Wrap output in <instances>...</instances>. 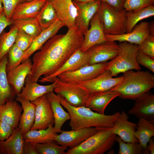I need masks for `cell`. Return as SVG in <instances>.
<instances>
[{
	"mask_svg": "<svg viewBox=\"0 0 154 154\" xmlns=\"http://www.w3.org/2000/svg\"><path fill=\"white\" fill-rule=\"evenodd\" d=\"M42 30L51 26L57 19L52 2L47 0L36 17Z\"/></svg>",
	"mask_w": 154,
	"mask_h": 154,
	"instance_id": "d6a6232c",
	"label": "cell"
},
{
	"mask_svg": "<svg viewBox=\"0 0 154 154\" xmlns=\"http://www.w3.org/2000/svg\"><path fill=\"white\" fill-rule=\"evenodd\" d=\"M151 5H154V0H149Z\"/></svg>",
	"mask_w": 154,
	"mask_h": 154,
	"instance_id": "f5cc1de1",
	"label": "cell"
},
{
	"mask_svg": "<svg viewBox=\"0 0 154 154\" xmlns=\"http://www.w3.org/2000/svg\"><path fill=\"white\" fill-rule=\"evenodd\" d=\"M24 141L18 127L14 129L8 138L0 141V154H23Z\"/></svg>",
	"mask_w": 154,
	"mask_h": 154,
	"instance_id": "484cf974",
	"label": "cell"
},
{
	"mask_svg": "<svg viewBox=\"0 0 154 154\" xmlns=\"http://www.w3.org/2000/svg\"><path fill=\"white\" fill-rule=\"evenodd\" d=\"M64 26L61 22L57 19L49 27L42 30L35 38L30 47L25 51L22 62L39 50L48 40L56 34L58 31Z\"/></svg>",
	"mask_w": 154,
	"mask_h": 154,
	"instance_id": "603a6c76",
	"label": "cell"
},
{
	"mask_svg": "<svg viewBox=\"0 0 154 154\" xmlns=\"http://www.w3.org/2000/svg\"><path fill=\"white\" fill-rule=\"evenodd\" d=\"M90 27L84 35V39L80 48L83 52L87 51L91 47L107 40L104 26L96 13L91 19Z\"/></svg>",
	"mask_w": 154,
	"mask_h": 154,
	"instance_id": "5bb4252c",
	"label": "cell"
},
{
	"mask_svg": "<svg viewBox=\"0 0 154 154\" xmlns=\"http://www.w3.org/2000/svg\"><path fill=\"white\" fill-rule=\"evenodd\" d=\"M25 84L21 93L16 95L17 97L32 102L49 92L53 91L56 82L53 80L51 84L41 85L37 82L32 81L27 76Z\"/></svg>",
	"mask_w": 154,
	"mask_h": 154,
	"instance_id": "44dd1931",
	"label": "cell"
},
{
	"mask_svg": "<svg viewBox=\"0 0 154 154\" xmlns=\"http://www.w3.org/2000/svg\"><path fill=\"white\" fill-rule=\"evenodd\" d=\"M138 46L139 50L154 59V36L149 35Z\"/></svg>",
	"mask_w": 154,
	"mask_h": 154,
	"instance_id": "ab89813d",
	"label": "cell"
},
{
	"mask_svg": "<svg viewBox=\"0 0 154 154\" xmlns=\"http://www.w3.org/2000/svg\"><path fill=\"white\" fill-rule=\"evenodd\" d=\"M84 39L77 27L68 28L65 34L53 36L34 54L31 72L27 76L37 82L41 76L53 74L80 49Z\"/></svg>",
	"mask_w": 154,
	"mask_h": 154,
	"instance_id": "6da1fadb",
	"label": "cell"
},
{
	"mask_svg": "<svg viewBox=\"0 0 154 154\" xmlns=\"http://www.w3.org/2000/svg\"><path fill=\"white\" fill-rule=\"evenodd\" d=\"M120 51L110 61L108 62L106 70L110 71L112 76L131 70H140L141 67L136 60L138 45L126 42L119 44Z\"/></svg>",
	"mask_w": 154,
	"mask_h": 154,
	"instance_id": "5b68a950",
	"label": "cell"
},
{
	"mask_svg": "<svg viewBox=\"0 0 154 154\" xmlns=\"http://www.w3.org/2000/svg\"><path fill=\"white\" fill-rule=\"evenodd\" d=\"M49 1H51V2H52V1H53L54 0H49Z\"/></svg>",
	"mask_w": 154,
	"mask_h": 154,
	"instance_id": "11a10c76",
	"label": "cell"
},
{
	"mask_svg": "<svg viewBox=\"0 0 154 154\" xmlns=\"http://www.w3.org/2000/svg\"><path fill=\"white\" fill-rule=\"evenodd\" d=\"M32 67V61L29 58L7 73L8 82L13 87L16 95L21 93L25 79L31 72Z\"/></svg>",
	"mask_w": 154,
	"mask_h": 154,
	"instance_id": "ffe728a7",
	"label": "cell"
},
{
	"mask_svg": "<svg viewBox=\"0 0 154 154\" xmlns=\"http://www.w3.org/2000/svg\"><path fill=\"white\" fill-rule=\"evenodd\" d=\"M89 56L87 51L83 52L79 49L54 73L48 76H43L38 81L42 83L53 82L54 79L62 73L75 71L89 65Z\"/></svg>",
	"mask_w": 154,
	"mask_h": 154,
	"instance_id": "7c38bea8",
	"label": "cell"
},
{
	"mask_svg": "<svg viewBox=\"0 0 154 154\" xmlns=\"http://www.w3.org/2000/svg\"><path fill=\"white\" fill-rule=\"evenodd\" d=\"M73 1L77 9L76 25L84 35L89 27L91 19L97 12L101 1L97 0L87 3Z\"/></svg>",
	"mask_w": 154,
	"mask_h": 154,
	"instance_id": "9a60e30c",
	"label": "cell"
},
{
	"mask_svg": "<svg viewBox=\"0 0 154 154\" xmlns=\"http://www.w3.org/2000/svg\"><path fill=\"white\" fill-rule=\"evenodd\" d=\"M123 73L122 81L110 90L121 98L135 100L154 87V75L149 71L131 70Z\"/></svg>",
	"mask_w": 154,
	"mask_h": 154,
	"instance_id": "3957f363",
	"label": "cell"
},
{
	"mask_svg": "<svg viewBox=\"0 0 154 154\" xmlns=\"http://www.w3.org/2000/svg\"><path fill=\"white\" fill-rule=\"evenodd\" d=\"M57 134L53 125H50L46 129L30 130L23 137L25 141L34 145L54 142Z\"/></svg>",
	"mask_w": 154,
	"mask_h": 154,
	"instance_id": "f546056e",
	"label": "cell"
},
{
	"mask_svg": "<svg viewBox=\"0 0 154 154\" xmlns=\"http://www.w3.org/2000/svg\"><path fill=\"white\" fill-rule=\"evenodd\" d=\"M119 95L118 93L111 90L91 93L89 94L84 106L104 114L108 104Z\"/></svg>",
	"mask_w": 154,
	"mask_h": 154,
	"instance_id": "7402d4cb",
	"label": "cell"
},
{
	"mask_svg": "<svg viewBox=\"0 0 154 154\" xmlns=\"http://www.w3.org/2000/svg\"><path fill=\"white\" fill-rule=\"evenodd\" d=\"M4 11L3 4L1 0H0V12Z\"/></svg>",
	"mask_w": 154,
	"mask_h": 154,
	"instance_id": "816d5d0a",
	"label": "cell"
},
{
	"mask_svg": "<svg viewBox=\"0 0 154 154\" xmlns=\"http://www.w3.org/2000/svg\"><path fill=\"white\" fill-rule=\"evenodd\" d=\"M52 2L57 19L68 29L76 27L75 21L77 9L72 0H54Z\"/></svg>",
	"mask_w": 154,
	"mask_h": 154,
	"instance_id": "e0dca14e",
	"label": "cell"
},
{
	"mask_svg": "<svg viewBox=\"0 0 154 154\" xmlns=\"http://www.w3.org/2000/svg\"><path fill=\"white\" fill-rule=\"evenodd\" d=\"M128 119L125 111L120 113L112 127L113 132L124 142L139 143L134 135L137 124L129 121Z\"/></svg>",
	"mask_w": 154,
	"mask_h": 154,
	"instance_id": "d6986e66",
	"label": "cell"
},
{
	"mask_svg": "<svg viewBox=\"0 0 154 154\" xmlns=\"http://www.w3.org/2000/svg\"><path fill=\"white\" fill-rule=\"evenodd\" d=\"M146 148L144 149L143 154H154V141L151 139L149 141Z\"/></svg>",
	"mask_w": 154,
	"mask_h": 154,
	"instance_id": "c3c4849f",
	"label": "cell"
},
{
	"mask_svg": "<svg viewBox=\"0 0 154 154\" xmlns=\"http://www.w3.org/2000/svg\"><path fill=\"white\" fill-rule=\"evenodd\" d=\"M13 129L9 125L0 120V141L8 138L12 134Z\"/></svg>",
	"mask_w": 154,
	"mask_h": 154,
	"instance_id": "ee69618b",
	"label": "cell"
},
{
	"mask_svg": "<svg viewBox=\"0 0 154 154\" xmlns=\"http://www.w3.org/2000/svg\"><path fill=\"white\" fill-rule=\"evenodd\" d=\"M47 0H33L18 5L14 10L10 20L36 17Z\"/></svg>",
	"mask_w": 154,
	"mask_h": 154,
	"instance_id": "d4e9b609",
	"label": "cell"
},
{
	"mask_svg": "<svg viewBox=\"0 0 154 154\" xmlns=\"http://www.w3.org/2000/svg\"><path fill=\"white\" fill-rule=\"evenodd\" d=\"M118 9H123L125 0H100Z\"/></svg>",
	"mask_w": 154,
	"mask_h": 154,
	"instance_id": "bcb514c9",
	"label": "cell"
},
{
	"mask_svg": "<svg viewBox=\"0 0 154 154\" xmlns=\"http://www.w3.org/2000/svg\"><path fill=\"white\" fill-rule=\"evenodd\" d=\"M11 24L12 23L11 20L7 18L4 11L0 12V35L4 30Z\"/></svg>",
	"mask_w": 154,
	"mask_h": 154,
	"instance_id": "f6af8a7d",
	"label": "cell"
},
{
	"mask_svg": "<svg viewBox=\"0 0 154 154\" xmlns=\"http://www.w3.org/2000/svg\"><path fill=\"white\" fill-rule=\"evenodd\" d=\"M126 31L131 32L137 23L144 19L154 15V6L149 5L135 11H126Z\"/></svg>",
	"mask_w": 154,
	"mask_h": 154,
	"instance_id": "1f68e13d",
	"label": "cell"
},
{
	"mask_svg": "<svg viewBox=\"0 0 154 154\" xmlns=\"http://www.w3.org/2000/svg\"><path fill=\"white\" fill-rule=\"evenodd\" d=\"M24 51L15 44L9 50L7 54V61L6 66L7 72H9L19 65L25 54Z\"/></svg>",
	"mask_w": 154,
	"mask_h": 154,
	"instance_id": "d590c367",
	"label": "cell"
},
{
	"mask_svg": "<svg viewBox=\"0 0 154 154\" xmlns=\"http://www.w3.org/2000/svg\"><path fill=\"white\" fill-rule=\"evenodd\" d=\"M133 108L128 113L137 118L154 121V95L149 91L135 99Z\"/></svg>",
	"mask_w": 154,
	"mask_h": 154,
	"instance_id": "2e32d148",
	"label": "cell"
},
{
	"mask_svg": "<svg viewBox=\"0 0 154 154\" xmlns=\"http://www.w3.org/2000/svg\"><path fill=\"white\" fill-rule=\"evenodd\" d=\"M149 23L147 21H142L136 25L129 33L118 35H105V37L107 41L126 42L139 45L149 35Z\"/></svg>",
	"mask_w": 154,
	"mask_h": 154,
	"instance_id": "ac0fdd59",
	"label": "cell"
},
{
	"mask_svg": "<svg viewBox=\"0 0 154 154\" xmlns=\"http://www.w3.org/2000/svg\"><path fill=\"white\" fill-rule=\"evenodd\" d=\"M7 18L10 20L12 15L17 5L25 0H1Z\"/></svg>",
	"mask_w": 154,
	"mask_h": 154,
	"instance_id": "7bdbcfd3",
	"label": "cell"
},
{
	"mask_svg": "<svg viewBox=\"0 0 154 154\" xmlns=\"http://www.w3.org/2000/svg\"><path fill=\"white\" fill-rule=\"evenodd\" d=\"M7 54L0 61V106L8 101L14 100L16 95L13 87L8 81L6 66Z\"/></svg>",
	"mask_w": 154,
	"mask_h": 154,
	"instance_id": "f1b7e54d",
	"label": "cell"
},
{
	"mask_svg": "<svg viewBox=\"0 0 154 154\" xmlns=\"http://www.w3.org/2000/svg\"><path fill=\"white\" fill-rule=\"evenodd\" d=\"M50 103L54 119V128L55 133L60 132L61 128L65 122L70 119L68 112L63 109L59 102L57 95L53 91L46 94Z\"/></svg>",
	"mask_w": 154,
	"mask_h": 154,
	"instance_id": "4316f807",
	"label": "cell"
},
{
	"mask_svg": "<svg viewBox=\"0 0 154 154\" xmlns=\"http://www.w3.org/2000/svg\"><path fill=\"white\" fill-rule=\"evenodd\" d=\"M34 38L23 31L18 29L15 44L22 50L25 51L30 47Z\"/></svg>",
	"mask_w": 154,
	"mask_h": 154,
	"instance_id": "f35d334b",
	"label": "cell"
},
{
	"mask_svg": "<svg viewBox=\"0 0 154 154\" xmlns=\"http://www.w3.org/2000/svg\"><path fill=\"white\" fill-rule=\"evenodd\" d=\"M56 95L61 105L70 114L69 125L72 130L90 127H112L120 114L117 112L112 115H106L94 112L84 106H74L61 96Z\"/></svg>",
	"mask_w": 154,
	"mask_h": 154,
	"instance_id": "7a4b0ae2",
	"label": "cell"
},
{
	"mask_svg": "<svg viewBox=\"0 0 154 154\" xmlns=\"http://www.w3.org/2000/svg\"><path fill=\"white\" fill-rule=\"evenodd\" d=\"M18 29L15 25L7 32H3L0 35V61L7 53L15 44Z\"/></svg>",
	"mask_w": 154,
	"mask_h": 154,
	"instance_id": "e575fe53",
	"label": "cell"
},
{
	"mask_svg": "<svg viewBox=\"0 0 154 154\" xmlns=\"http://www.w3.org/2000/svg\"><path fill=\"white\" fill-rule=\"evenodd\" d=\"M149 35L154 36V22L151 21L149 23Z\"/></svg>",
	"mask_w": 154,
	"mask_h": 154,
	"instance_id": "681fc988",
	"label": "cell"
},
{
	"mask_svg": "<svg viewBox=\"0 0 154 154\" xmlns=\"http://www.w3.org/2000/svg\"><path fill=\"white\" fill-rule=\"evenodd\" d=\"M33 145L37 154H64L65 151L68 149L54 142Z\"/></svg>",
	"mask_w": 154,
	"mask_h": 154,
	"instance_id": "8d00e7d4",
	"label": "cell"
},
{
	"mask_svg": "<svg viewBox=\"0 0 154 154\" xmlns=\"http://www.w3.org/2000/svg\"><path fill=\"white\" fill-rule=\"evenodd\" d=\"M139 119L134 135L139 144L145 149L154 135V121L143 118Z\"/></svg>",
	"mask_w": 154,
	"mask_h": 154,
	"instance_id": "4dcf8cb0",
	"label": "cell"
},
{
	"mask_svg": "<svg viewBox=\"0 0 154 154\" xmlns=\"http://www.w3.org/2000/svg\"><path fill=\"white\" fill-rule=\"evenodd\" d=\"M15 100L20 103L23 112L21 114L18 127L23 135L30 130L35 120V106L32 102L18 97Z\"/></svg>",
	"mask_w": 154,
	"mask_h": 154,
	"instance_id": "83f0119b",
	"label": "cell"
},
{
	"mask_svg": "<svg viewBox=\"0 0 154 154\" xmlns=\"http://www.w3.org/2000/svg\"><path fill=\"white\" fill-rule=\"evenodd\" d=\"M12 24L34 38L37 36L42 30L36 17L11 21Z\"/></svg>",
	"mask_w": 154,
	"mask_h": 154,
	"instance_id": "836d02e7",
	"label": "cell"
},
{
	"mask_svg": "<svg viewBox=\"0 0 154 154\" xmlns=\"http://www.w3.org/2000/svg\"><path fill=\"white\" fill-rule=\"evenodd\" d=\"M150 5L149 0H125L123 8L126 11H135Z\"/></svg>",
	"mask_w": 154,
	"mask_h": 154,
	"instance_id": "60d3db41",
	"label": "cell"
},
{
	"mask_svg": "<svg viewBox=\"0 0 154 154\" xmlns=\"http://www.w3.org/2000/svg\"><path fill=\"white\" fill-rule=\"evenodd\" d=\"M16 100H11L0 106V120L14 129L18 127L23 110Z\"/></svg>",
	"mask_w": 154,
	"mask_h": 154,
	"instance_id": "cb8c5ba5",
	"label": "cell"
},
{
	"mask_svg": "<svg viewBox=\"0 0 154 154\" xmlns=\"http://www.w3.org/2000/svg\"><path fill=\"white\" fill-rule=\"evenodd\" d=\"M110 72L106 70L96 78L77 83L85 88L89 94L110 90L122 81L123 77L113 78Z\"/></svg>",
	"mask_w": 154,
	"mask_h": 154,
	"instance_id": "4fadbf2b",
	"label": "cell"
},
{
	"mask_svg": "<svg viewBox=\"0 0 154 154\" xmlns=\"http://www.w3.org/2000/svg\"><path fill=\"white\" fill-rule=\"evenodd\" d=\"M23 154H37L33 144L25 140L23 144Z\"/></svg>",
	"mask_w": 154,
	"mask_h": 154,
	"instance_id": "7dc6e473",
	"label": "cell"
},
{
	"mask_svg": "<svg viewBox=\"0 0 154 154\" xmlns=\"http://www.w3.org/2000/svg\"><path fill=\"white\" fill-rule=\"evenodd\" d=\"M136 60L139 65L144 66L153 73L154 72V59L139 50L136 55Z\"/></svg>",
	"mask_w": 154,
	"mask_h": 154,
	"instance_id": "b9f144b4",
	"label": "cell"
},
{
	"mask_svg": "<svg viewBox=\"0 0 154 154\" xmlns=\"http://www.w3.org/2000/svg\"><path fill=\"white\" fill-rule=\"evenodd\" d=\"M116 141L119 144L118 154H143L144 149L136 142H125L119 136L116 137Z\"/></svg>",
	"mask_w": 154,
	"mask_h": 154,
	"instance_id": "74e56055",
	"label": "cell"
},
{
	"mask_svg": "<svg viewBox=\"0 0 154 154\" xmlns=\"http://www.w3.org/2000/svg\"><path fill=\"white\" fill-rule=\"evenodd\" d=\"M53 80L56 82L53 91L56 94L74 106H84L89 94L86 90L77 83L64 81L58 77Z\"/></svg>",
	"mask_w": 154,
	"mask_h": 154,
	"instance_id": "52a82bcc",
	"label": "cell"
},
{
	"mask_svg": "<svg viewBox=\"0 0 154 154\" xmlns=\"http://www.w3.org/2000/svg\"><path fill=\"white\" fill-rule=\"evenodd\" d=\"M116 137L112 127H99L96 133L78 146L67 149L64 154H103L112 148Z\"/></svg>",
	"mask_w": 154,
	"mask_h": 154,
	"instance_id": "277c9868",
	"label": "cell"
},
{
	"mask_svg": "<svg viewBox=\"0 0 154 154\" xmlns=\"http://www.w3.org/2000/svg\"><path fill=\"white\" fill-rule=\"evenodd\" d=\"M120 48L115 41H107L93 46L87 51L88 65L107 62L113 59L119 53Z\"/></svg>",
	"mask_w": 154,
	"mask_h": 154,
	"instance_id": "8fae6325",
	"label": "cell"
},
{
	"mask_svg": "<svg viewBox=\"0 0 154 154\" xmlns=\"http://www.w3.org/2000/svg\"><path fill=\"white\" fill-rule=\"evenodd\" d=\"M97 0H73L75 2L78 3H87Z\"/></svg>",
	"mask_w": 154,
	"mask_h": 154,
	"instance_id": "f907efd6",
	"label": "cell"
},
{
	"mask_svg": "<svg viewBox=\"0 0 154 154\" xmlns=\"http://www.w3.org/2000/svg\"><path fill=\"white\" fill-rule=\"evenodd\" d=\"M126 11L101 1L97 13L103 24L105 35H118L126 31Z\"/></svg>",
	"mask_w": 154,
	"mask_h": 154,
	"instance_id": "8992f818",
	"label": "cell"
},
{
	"mask_svg": "<svg viewBox=\"0 0 154 154\" xmlns=\"http://www.w3.org/2000/svg\"><path fill=\"white\" fill-rule=\"evenodd\" d=\"M107 62L84 66L75 71L62 73L57 77L65 82L78 83L92 79L106 70Z\"/></svg>",
	"mask_w": 154,
	"mask_h": 154,
	"instance_id": "ba28073f",
	"label": "cell"
},
{
	"mask_svg": "<svg viewBox=\"0 0 154 154\" xmlns=\"http://www.w3.org/2000/svg\"><path fill=\"white\" fill-rule=\"evenodd\" d=\"M32 102L35 106V120L31 130L46 129L50 125L54 126L53 113L46 94Z\"/></svg>",
	"mask_w": 154,
	"mask_h": 154,
	"instance_id": "9c48e42d",
	"label": "cell"
},
{
	"mask_svg": "<svg viewBox=\"0 0 154 154\" xmlns=\"http://www.w3.org/2000/svg\"><path fill=\"white\" fill-rule=\"evenodd\" d=\"M98 129L99 127H90L70 131L62 130L60 134L56 136L55 141L62 147L72 148L80 145Z\"/></svg>",
	"mask_w": 154,
	"mask_h": 154,
	"instance_id": "30bf717a",
	"label": "cell"
},
{
	"mask_svg": "<svg viewBox=\"0 0 154 154\" xmlns=\"http://www.w3.org/2000/svg\"><path fill=\"white\" fill-rule=\"evenodd\" d=\"M32 0H25L27 2H29V1H31Z\"/></svg>",
	"mask_w": 154,
	"mask_h": 154,
	"instance_id": "db71d44e",
	"label": "cell"
}]
</instances>
